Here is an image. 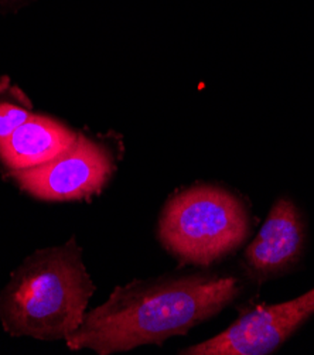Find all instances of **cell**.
<instances>
[{"instance_id":"1","label":"cell","mask_w":314,"mask_h":355,"mask_svg":"<svg viewBox=\"0 0 314 355\" xmlns=\"http://www.w3.org/2000/svg\"><path fill=\"white\" fill-rule=\"evenodd\" d=\"M251 283L239 269L170 273L118 286L103 304L87 311L65 343L99 355L162 345L216 317L245 295Z\"/></svg>"},{"instance_id":"2","label":"cell","mask_w":314,"mask_h":355,"mask_svg":"<svg viewBox=\"0 0 314 355\" xmlns=\"http://www.w3.org/2000/svg\"><path fill=\"white\" fill-rule=\"evenodd\" d=\"M95 292L76 238L28 255L0 292V323L13 337L65 341Z\"/></svg>"},{"instance_id":"3","label":"cell","mask_w":314,"mask_h":355,"mask_svg":"<svg viewBox=\"0 0 314 355\" xmlns=\"http://www.w3.org/2000/svg\"><path fill=\"white\" fill-rule=\"evenodd\" d=\"M256 220L250 201L220 184H194L166 201L159 241L183 265L208 268L235 254Z\"/></svg>"},{"instance_id":"4","label":"cell","mask_w":314,"mask_h":355,"mask_svg":"<svg viewBox=\"0 0 314 355\" xmlns=\"http://www.w3.org/2000/svg\"><path fill=\"white\" fill-rule=\"evenodd\" d=\"M119 133H78L74 144L53 160L8 174L27 194L46 201L88 200L107 187L123 159Z\"/></svg>"},{"instance_id":"5","label":"cell","mask_w":314,"mask_h":355,"mask_svg":"<svg viewBox=\"0 0 314 355\" xmlns=\"http://www.w3.org/2000/svg\"><path fill=\"white\" fill-rule=\"evenodd\" d=\"M314 315V288L284 303L239 310L224 331L180 351L184 355H268L282 347Z\"/></svg>"},{"instance_id":"6","label":"cell","mask_w":314,"mask_h":355,"mask_svg":"<svg viewBox=\"0 0 314 355\" xmlns=\"http://www.w3.org/2000/svg\"><path fill=\"white\" fill-rule=\"evenodd\" d=\"M307 239L303 212L289 197H279L258 235L245 248L238 269L254 286L290 273L302 261Z\"/></svg>"},{"instance_id":"7","label":"cell","mask_w":314,"mask_h":355,"mask_svg":"<svg viewBox=\"0 0 314 355\" xmlns=\"http://www.w3.org/2000/svg\"><path fill=\"white\" fill-rule=\"evenodd\" d=\"M78 133L44 115H31L0 140V164L8 174L44 164L71 146Z\"/></svg>"},{"instance_id":"8","label":"cell","mask_w":314,"mask_h":355,"mask_svg":"<svg viewBox=\"0 0 314 355\" xmlns=\"http://www.w3.org/2000/svg\"><path fill=\"white\" fill-rule=\"evenodd\" d=\"M33 115V102L9 77L0 78V140Z\"/></svg>"},{"instance_id":"9","label":"cell","mask_w":314,"mask_h":355,"mask_svg":"<svg viewBox=\"0 0 314 355\" xmlns=\"http://www.w3.org/2000/svg\"><path fill=\"white\" fill-rule=\"evenodd\" d=\"M19 2V0H0V5H9V3H15Z\"/></svg>"}]
</instances>
